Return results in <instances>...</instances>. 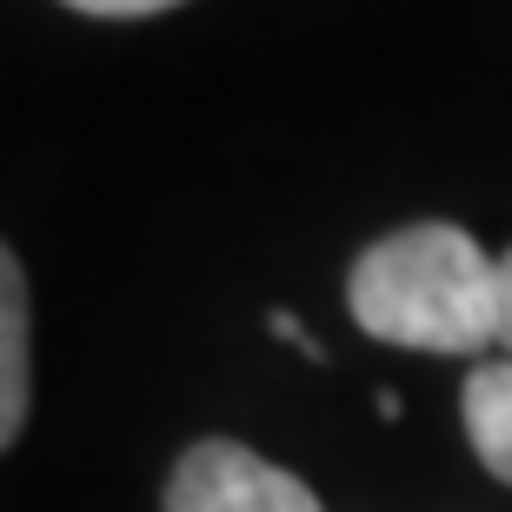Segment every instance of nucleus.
<instances>
[{"label": "nucleus", "instance_id": "7ed1b4c3", "mask_svg": "<svg viewBox=\"0 0 512 512\" xmlns=\"http://www.w3.org/2000/svg\"><path fill=\"white\" fill-rule=\"evenodd\" d=\"M459 419H466V439H473L479 466L512 486V360H479L466 373V393H459Z\"/></svg>", "mask_w": 512, "mask_h": 512}, {"label": "nucleus", "instance_id": "f257e3e1", "mask_svg": "<svg viewBox=\"0 0 512 512\" xmlns=\"http://www.w3.org/2000/svg\"><path fill=\"white\" fill-rule=\"evenodd\" d=\"M346 306L386 346L433 360L499 353V260L453 220H419L373 240L346 273Z\"/></svg>", "mask_w": 512, "mask_h": 512}, {"label": "nucleus", "instance_id": "20e7f679", "mask_svg": "<svg viewBox=\"0 0 512 512\" xmlns=\"http://www.w3.org/2000/svg\"><path fill=\"white\" fill-rule=\"evenodd\" d=\"M27 426V273L7 253L0 260V446H14Z\"/></svg>", "mask_w": 512, "mask_h": 512}, {"label": "nucleus", "instance_id": "39448f33", "mask_svg": "<svg viewBox=\"0 0 512 512\" xmlns=\"http://www.w3.org/2000/svg\"><path fill=\"white\" fill-rule=\"evenodd\" d=\"M74 14H94V20H140V14H167L180 0H67Z\"/></svg>", "mask_w": 512, "mask_h": 512}, {"label": "nucleus", "instance_id": "f03ea898", "mask_svg": "<svg viewBox=\"0 0 512 512\" xmlns=\"http://www.w3.org/2000/svg\"><path fill=\"white\" fill-rule=\"evenodd\" d=\"M167 512H326L320 493L240 439H200L167 479Z\"/></svg>", "mask_w": 512, "mask_h": 512}, {"label": "nucleus", "instance_id": "423d86ee", "mask_svg": "<svg viewBox=\"0 0 512 512\" xmlns=\"http://www.w3.org/2000/svg\"><path fill=\"white\" fill-rule=\"evenodd\" d=\"M499 353L512 360V247L499 253Z\"/></svg>", "mask_w": 512, "mask_h": 512}]
</instances>
